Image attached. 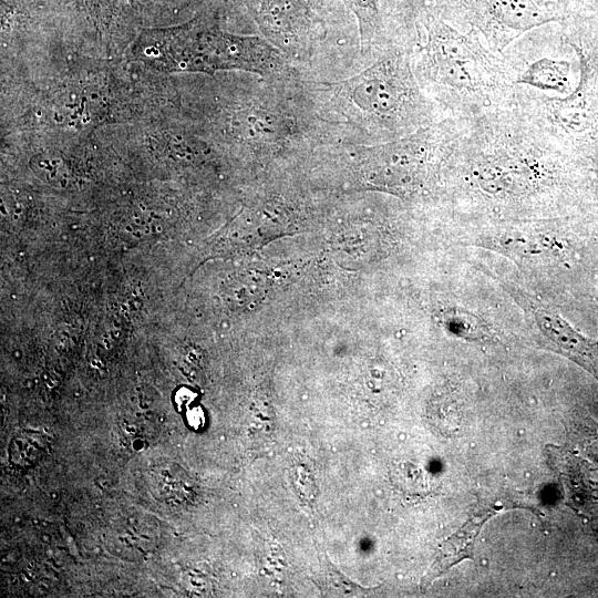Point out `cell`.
<instances>
[{"instance_id":"cell-1","label":"cell","mask_w":598,"mask_h":598,"mask_svg":"<svg viewBox=\"0 0 598 598\" xmlns=\"http://www.w3.org/2000/svg\"><path fill=\"white\" fill-rule=\"evenodd\" d=\"M415 22L412 68L443 117L470 120L512 105L515 85L502 54L491 51L476 33L457 29L427 8Z\"/></svg>"},{"instance_id":"cell-2","label":"cell","mask_w":598,"mask_h":598,"mask_svg":"<svg viewBox=\"0 0 598 598\" xmlns=\"http://www.w3.org/2000/svg\"><path fill=\"white\" fill-rule=\"evenodd\" d=\"M558 28L578 58V84L566 95L515 86L512 105L569 154L598 152V20L570 13Z\"/></svg>"},{"instance_id":"cell-3","label":"cell","mask_w":598,"mask_h":598,"mask_svg":"<svg viewBox=\"0 0 598 598\" xmlns=\"http://www.w3.org/2000/svg\"><path fill=\"white\" fill-rule=\"evenodd\" d=\"M133 53L146 65L163 72L241 70L260 75L282 65L281 54L268 41L193 24L145 30Z\"/></svg>"},{"instance_id":"cell-4","label":"cell","mask_w":598,"mask_h":598,"mask_svg":"<svg viewBox=\"0 0 598 598\" xmlns=\"http://www.w3.org/2000/svg\"><path fill=\"white\" fill-rule=\"evenodd\" d=\"M342 87L352 104L391 140L443 117L436 104L423 94L405 48H389L370 66L344 81Z\"/></svg>"},{"instance_id":"cell-5","label":"cell","mask_w":598,"mask_h":598,"mask_svg":"<svg viewBox=\"0 0 598 598\" xmlns=\"http://www.w3.org/2000/svg\"><path fill=\"white\" fill-rule=\"evenodd\" d=\"M427 9L457 29L476 33L499 55L527 32L561 22L569 13L565 0H435Z\"/></svg>"},{"instance_id":"cell-6","label":"cell","mask_w":598,"mask_h":598,"mask_svg":"<svg viewBox=\"0 0 598 598\" xmlns=\"http://www.w3.org/2000/svg\"><path fill=\"white\" fill-rule=\"evenodd\" d=\"M258 20L270 40L289 47L311 29L312 10L309 0H262Z\"/></svg>"},{"instance_id":"cell-7","label":"cell","mask_w":598,"mask_h":598,"mask_svg":"<svg viewBox=\"0 0 598 598\" xmlns=\"http://www.w3.org/2000/svg\"><path fill=\"white\" fill-rule=\"evenodd\" d=\"M542 331L566 355L598 378V342L578 332L559 316L546 311L536 313Z\"/></svg>"},{"instance_id":"cell-8","label":"cell","mask_w":598,"mask_h":598,"mask_svg":"<svg viewBox=\"0 0 598 598\" xmlns=\"http://www.w3.org/2000/svg\"><path fill=\"white\" fill-rule=\"evenodd\" d=\"M509 506L506 504L493 505L472 516L441 546L434 564L423 579V585H430L436 577L461 560L472 558L475 539L483 524L495 513Z\"/></svg>"},{"instance_id":"cell-9","label":"cell","mask_w":598,"mask_h":598,"mask_svg":"<svg viewBox=\"0 0 598 598\" xmlns=\"http://www.w3.org/2000/svg\"><path fill=\"white\" fill-rule=\"evenodd\" d=\"M357 18L362 48H369L382 35L380 0H344Z\"/></svg>"},{"instance_id":"cell-10","label":"cell","mask_w":598,"mask_h":598,"mask_svg":"<svg viewBox=\"0 0 598 598\" xmlns=\"http://www.w3.org/2000/svg\"><path fill=\"white\" fill-rule=\"evenodd\" d=\"M246 122L248 125L244 127L248 128L249 135L255 138L272 140L280 132L279 128L282 127L277 116L265 111L254 113L247 117Z\"/></svg>"},{"instance_id":"cell-11","label":"cell","mask_w":598,"mask_h":598,"mask_svg":"<svg viewBox=\"0 0 598 598\" xmlns=\"http://www.w3.org/2000/svg\"><path fill=\"white\" fill-rule=\"evenodd\" d=\"M568 11L598 19V0H565Z\"/></svg>"}]
</instances>
